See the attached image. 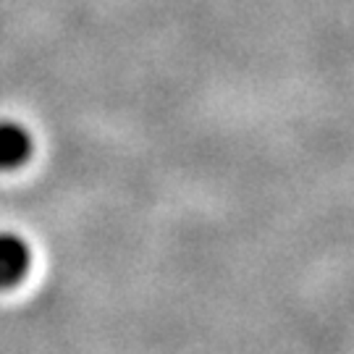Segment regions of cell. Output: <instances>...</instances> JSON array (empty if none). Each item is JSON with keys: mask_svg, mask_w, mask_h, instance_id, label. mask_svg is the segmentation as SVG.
<instances>
[{"mask_svg": "<svg viewBox=\"0 0 354 354\" xmlns=\"http://www.w3.org/2000/svg\"><path fill=\"white\" fill-rule=\"evenodd\" d=\"M35 140L21 121L0 118V171H16L29 160Z\"/></svg>", "mask_w": 354, "mask_h": 354, "instance_id": "2", "label": "cell"}, {"mask_svg": "<svg viewBox=\"0 0 354 354\" xmlns=\"http://www.w3.org/2000/svg\"><path fill=\"white\" fill-rule=\"evenodd\" d=\"M32 266V250L21 234L0 231V289H11Z\"/></svg>", "mask_w": 354, "mask_h": 354, "instance_id": "1", "label": "cell"}]
</instances>
